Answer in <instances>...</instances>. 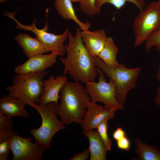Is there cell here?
<instances>
[{"label": "cell", "instance_id": "cell-1", "mask_svg": "<svg viewBox=\"0 0 160 160\" xmlns=\"http://www.w3.org/2000/svg\"><path fill=\"white\" fill-rule=\"evenodd\" d=\"M81 30L76 28L74 35L69 32L65 45L66 56L60 59L64 65L63 75L68 73L75 81L85 83L95 81L98 73L94 56L88 51L82 39Z\"/></svg>", "mask_w": 160, "mask_h": 160}, {"label": "cell", "instance_id": "cell-2", "mask_svg": "<svg viewBox=\"0 0 160 160\" xmlns=\"http://www.w3.org/2000/svg\"><path fill=\"white\" fill-rule=\"evenodd\" d=\"M57 115L65 124H81L91 99L86 88L77 81L68 80L60 91Z\"/></svg>", "mask_w": 160, "mask_h": 160}, {"label": "cell", "instance_id": "cell-3", "mask_svg": "<svg viewBox=\"0 0 160 160\" xmlns=\"http://www.w3.org/2000/svg\"><path fill=\"white\" fill-rule=\"evenodd\" d=\"M28 105L35 109L42 118L41 126L31 130L30 132L35 138V143L45 150H49L53 136L58 131L66 128L65 125L57 118V102L49 103L45 105L35 103H29Z\"/></svg>", "mask_w": 160, "mask_h": 160}, {"label": "cell", "instance_id": "cell-4", "mask_svg": "<svg viewBox=\"0 0 160 160\" xmlns=\"http://www.w3.org/2000/svg\"><path fill=\"white\" fill-rule=\"evenodd\" d=\"M48 72L16 74L12 78V85L6 87L8 95L21 100L26 105L39 103L44 91L43 80Z\"/></svg>", "mask_w": 160, "mask_h": 160}, {"label": "cell", "instance_id": "cell-5", "mask_svg": "<svg viewBox=\"0 0 160 160\" xmlns=\"http://www.w3.org/2000/svg\"><path fill=\"white\" fill-rule=\"evenodd\" d=\"M96 66L114 82L116 89V98L121 104H124L128 92L136 87V83L141 68L126 67L122 64L118 67L111 68L106 65L97 56H94Z\"/></svg>", "mask_w": 160, "mask_h": 160}, {"label": "cell", "instance_id": "cell-6", "mask_svg": "<svg viewBox=\"0 0 160 160\" xmlns=\"http://www.w3.org/2000/svg\"><path fill=\"white\" fill-rule=\"evenodd\" d=\"M48 10H47L46 20L44 26L41 29L37 28L36 25V18H34L33 23L30 25H24L15 18L14 15L16 12H9L5 11L4 15L13 20L15 23V28L23 31H30L35 34L36 38L43 45L47 53L50 52L57 56L63 57L66 53L65 45L64 42L68 38L70 32L69 28L67 27L62 33L56 35L47 31L49 29L47 20Z\"/></svg>", "mask_w": 160, "mask_h": 160}, {"label": "cell", "instance_id": "cell-7", "mask_svg": "<svg viewBox=\"0 0 160 160\" xmlns=\"http://www.w3.org/2000/svg\"><path fill=\"white\" fill-rule=\"evenodd\" d=\"M140 10L133 22L135 47L141 45L149 36L160 29V4L155 1Z\"/></svg>", "mask_w": 160, "mask_h": 160}, {"label": "cell", "instance_id": "cell-8", "mask_svg": "<svg viewBox=\"0 0 160 160\" xmlns=\"http://www.w3.org/2000/svg\"><path fill=\"white\" fill-rule=\"evenodd\" d=\"M99 77L98 81H88L85 84V88L92 102L103 103L106 108L116 111L124 109L123 105L120 103L116 98V87L113 81L110 79L106 81L105 74L97 68Z\"/></svg>", "mask_w": 160, "mask_h": 160}, {"label": "cell", "instance_id": "cell-9", "mask_svg": "<svg viewBox=\"0 0 160 160\" xmlns=\"http://www.w3.org/2000/svg\"><path fill=\"white\" fill-rule=\"evenodd\" d=\"M13 160H41L45 149L30 137H23L13 131L11 136L10 149Z\"/></svg>", "mask_w": 160, "mask_h": 160}, {"label": "cell", "instance_id": "cell-10", "mask_svg": "<svg viewBox=\"0 0 160 160\" xmlns=\"http://www.w3.org/2000/svg\"><path fill=\"white\" fill-rule=\"evenodd\" d=\"M116 111L91 101L81 124L82 129L84 131L97 129L103 122L113 119Z\"/></svg>", "mask_w": 160, "mask_h": 160}, {"label": "cell", "instance_id": "cell-11", "mask_svg": "<svg viewBox=\"0 0 160 160\" xmlns=\"http://www.w3.org/2000/svg\"><path fill=\"white\" fill-rule=\"evenodd\" d=\"M57 55L51 52L48 54H39L29 58L23 63L14 68L16 74L30 72L40 73L52 66L56 62Z\"/></svg>", "mask_w": 160, "mask_h": 160}, {"label": "cell", "instance_id": "cell-12", "mask_svg": "<svg viewBox=\"0 0 160 160\" xmlns=\"http://www.w3.org/2000/svg\"><path fill=\"white\" fill-rule=\"evenodd\" d=\"M67 80L65 75H63L56 77L50 75L47 79L43 81L44 91L40 97L39 105H45L49 103L57 102L60 97L59 92Z\"/></svg>", "mask_w": 160, "mask_h": 160}, {"label": "cell", "instance_id": "cell-13", "mask_svg": "<svg viewBox=\"0 0 160 160\" xmlns=\"http://www.w3.org/2000/svg\"><path fill=\"white\" fill-rule=\"evenodd\" d=\"M81 35L84 44L92 56H97L103 49L108 37L105 31L100 29L93 31L82 30Z\"/></svg>", "mask_w": 160, "mask_h": 160}, {"label": "cell", "instance_id": "cell-14", "mask_svg": "<svg viewBox=\"0 0 160 160\" xmlns=\"http://www.w3.org/2000/svg\"><path fill=\"white\" fill-rule=\"evenodd\" d=\"M25 105L18 98L4 95L0 99V114L11 119L15 116L28 117L30 114L25 109Z\"/></svg>", "mask_w": 160, "mask_h": 160}, {"label": "cell", "instance_id": "cell-15", "mask_svg": "<svg viewBox=\"0 0 160 160\" xmlns=\"http://www.w3.org/2000/svg\"><path fill=\"white\" fill-rule=\"evenodd\" d=\"M15 39L22 48L27 57L29 58L39 54L47 53L41 42L28 33H19L15 37Z\"/></svg>", "mask_w": 160, "mask_h": 160}, {"label": "cell", "instance_id": "cell-16", "mask_svg": "<svg viewBox=\"0 0 160 160\" xmlns=\"http://www.w3.org/2000/svg\"><path fill=\"white\" fill-rule=\"evenodd\" d=\"M71 0H55L54 7L59 15L63 19L72 20L76 23L82 30H88L91 24L87 21H81L77 17Z\"/></svg>", "mask_w": 160, "mask_h": 160}, {"label": "cell", "instance_id": "cell-17", "mask_svg": "<svg viewBox=\"0 0 160 160\" xmlns=\"http://www.w3.org/2000/svg\"><path fill=\"white\" fill-rule=\"evenodd\" d=\"M83 133L89 142L90 160H106L107 151L97 131L88 130L84 131Z\"/></svg>", "mask_w": 160, "mask_h": 160}, {"label": "cell", "instance_id": "cell-18", "mask_svg": "<svg viewBox=\"0 0 160 160\" xmlns=\"http://www.w3.org/2000/svg\"><path fill=\"white\" fill-rule=\"evenodd\" d=\"M118 50L113 38L108 37L103 49L97 56L108 67L116 68L120 65L116 59Z\"/></svg>", "mask_w": 160, "mask_h": 160}, {"label": "cell", "instance_id": "cell-19", "mask_svg": "<svg viewBox=\"0 0 160 160\" xmlns=\"http://www.w3.org/2000/svg\"><path fill=\"white\" fill-rule=\"evenodd\" d=\"M135 151L141 160H160V149L154 145H149L138 138L135 139Z\"/></svg>", "mask_w": 160, "mask_h": 160}, {"label": "cell", "instance_id": "cell-20", "mask_svg": "<svg viewBox=\"0 0 160 160\" xmlns=\"http://www.w3.org/2000/svg\"><path fill=\"white\" fill-rule=\"evenodd\" d=\"M127 2H130L135 4L139 9H142L145 6L144 0H97L95 5L100 9L104 4L108 3L112 4L117 9H121Z\"/></svg>", "mask_w": 160, "mask_h": 160}, {"label": "cell", "instance_id": "cell-21", "mask_svg": "<svg viewBox=\"0 0 160 160\" xmlns=\"http://www.w3.org/2000/svg\"><path fill=\"white\" fill-rule=\"evenodd\" d=\"M97 0H81L79 7L81 10L89 16H93L99 13L100 9L95 5Z\"/></svg>", "mask_w": 160, "mask_h": 160}, {"label": "cell", "instance_id": "cell-22", "mask_svg": "<svg viewBox=\"0 0 160 160\" xmlns=\"http://www.w3.org/2000/svg\"><path fill=\"white\" fill-rule=\"evenodd\" d=\"M108 121H104L100 123L97 128V132L99 135L107 151L111 149L112 142L108 136L107 132Z\"/></svg>", "mask_w": 160, "mask_h": 160}, {"label": "cell", "instance_id": "cell-23", "mask_svg": "<svg viewBox=\"0 0 160 160\" xmlns=\"http://www.w3.org/2000/svg\"><path fill=\"white\" fill-rule=\"evenodd\" d=\"M144 42L147 52H149L152 47H155L160 55V29L149 36Z\"/></svg>", "mask_w": 160, "mask_h": 160}, {"label": "cell", "instance_id": "cell-24", "mask_svg": "<svg viewBox=\"0 0 160 160\" xmlns=\"http://www.w3.org/2000/svg\"><path fill=\"white\" fill-rule=\"evenodd\" d=\"M11 137L0 142V160H7L10 149Z\"/></svg>", "mask_w": 160, "mask_h": 160}, {"label": "cell", "instance_id": "cell-25", "mask_svg": "<svg viewBox=\"0 0 160 160\" xmlns=\"http://www.w3.org/2000/svg\"><path fill=\"white\" fill-rule=\"evenodd\" d=\"M14 126L12 119L0 114V130L12 131Z\"/></svg>", "mask_w": 160, "mask_h": 160}, {"label": "cell", "instance_id": "cell-26", "mask_svg": "<svg viewBox=\"0 0 160 160\" xmlns=\"http://www.w3.org/2000/svg\"><path fill=\"white\" fill-rule=\"evenodd\" d=\"M117 145L119 149L128 151L130 149L131 143L126 136L116 141Z\"/></svg>", "mask_w": 160, "mask_h": 160}, {"label": "cell", "instance_id": "cell-27", "mask_svg": "<svg viewBox=\"0 0 160 160\" xmlns=\"http://www.w3.org/2000/svg\"><path fill=\"white\" fill-rule=\"evenodd\" d=\"M90 155L89 149L84 150L81 153L76 154L70 159L71 160H87Z\"/></svg>", "mask_w": 160, "mask_h": 160}, {"label": "cell", "instance_id": "cell-28", "mask_svg": "<svg viewBox=\"0 0 160 160\" xmlns=\"http://www.w3.org/2000/svg\"><path fill=\"white\" fill-rule=\"evenodd\" d=\"M124 131L121 127H118L113 132L112 136L113 139L116 141L126 136Z\"/></svg>", "mask_w": 160, "mask_h": 160}, {"label": "cell", "instance_id": "cell-29", "mask_svg": "<svg viewBox=\"0 0 160 160\" xmlns=\"http://www.w3.org/2000/svg\"><path fill=\"white\" fill-rule=\"evenodd\" d=\"M13 132V130H0V142L11 137Z\"/></svg>", "mask_w": 160, "mask_h": 160}, {"label": "cell", "instance_id": "cell-30", "mask_svg": "<svg viewBox=\"0 0 160 160\" xmlns=\"http://www.w3.org/2000/svg\"><path fill=\"white\" fill-rule=\"evenodd\" d=\"M155 101L156 105L160 106V86L157 89Z\"/></svg>", "mask_w": 160, "mask_h": 160}, {"label": "cell", "instance_id": "cell-31", "mask_svg": "<svg viewBox=\"0 0 160 160\" xmlns=\"http://www.w3.org/2000/svg\"><path fill=\"white\" fill-rule=\"evenodd\" d=\"M156 79L157 81L160 82V65L158 68V71L156 75Z\"/></svg>", "mask_w": 160, "mask_h": 160}, {"label": "cell", "instance_id": "cell-32", "mask_svg": "<svg viewBox=\"0 0 160 160\" xmlns=\"http://www.w3.org/2000/svg\"><path fill=\"white\" fill-rule=\"evenodd\" d=\"M71 1L73 2L79 3L81 1V0H71Z\"/></svg>", "mask_w": 160, "mask_h": 160}, {"label": "cell", "instance_id": "cell-33", "mask_svg": "<svg viewBox=\"0 0 160 160\" xmlns=\"http://www.w3.org/2000/svg\"><path fill=\"white\" fill-rule=\"evenodd\" d=\"M7 0H0V3L1 4H2V3L6 1Z\"/></svg>", "mask_w": 160, "mask_h": 160}, {"label": "cell", "instance_id": "cell-34", "mask_svg": "<svg viewBox=\"0 0 160 160\" xmlns=\"http://www.w3.org/2000/svg\"><path fill=\"white\" fill-rule=\"evenodd\" d=\"M157 1L160 4V0H157Z\"/></svg>", "mask_w": 160, "mask_h": 160}]
</instances>
